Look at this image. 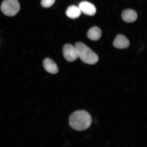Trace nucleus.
<instances>
[{
	"mask_svg": "<svg viewBox=\"0 0 147 147\" xmlns=\"http://www.w3.org/2000/svg\"><path fill=\"white\" fill-rule=\"evenodd\" d=\"M63 54L65 59L69 62H73L79 57L78 50L75 46L66 44L63 48Z\"/></svg>",
	"mask_w": 147,
	"mask_h": 147,
	"instance_id": "nucleus-4",
	"label": "nucleus"
},
{
	"mask_svg": "<svg viewBox=\"0 0 147 147\" xmlns=\"http://www.w3.org/2000/svg\"><path fill=\"white\" fill-rule=\"evenodd\" d=\"M90 115L84 110H78L73 113L69 118L70 126L77 131H83L89 128L92 123Z\"/></svg>",
	"mask_w": 147,
	"mask_h": 147,
	"instance_id": "nucleus-1",
	"label": "nucleus"
},
{
	"mask_svg": "<svg viewBox=\"0 0 147 147\" xmlns=\"http://www.w3.org/2000/svg\"><path fill=\"white\" fill-rule=\"evenodd\" d=\"M1 9L5 15L13 16L19 11L20 5L18 0H4L1 3Z\"/></svg>",
	"mask_w": 147,
	"mask_h": 147,
	"instance_id": "nucleus-3",
	"label": "nucleus"
},
{
	"mask_svg": "<svg viewBox=\"0 0 147 147\" xmlns=\"http://www.w3.org/2000/svg\"><path fill=\"white\" fill-rule=\"evenodd\" d=\"M122 19L126 22H134L137 20L138 16L137 12L132 9H127L122 12Z\"/></svg>",
	"mask_w": 147,
	"mask_h": 147,
	"instance_id": "nucleus-7",
	"label": "nucleus"
},
{
	"mask_svg": "<svg viewBox=\"0 0 147 147\" xmlns=\"http://www.w3.org/2000/svg\"><path fill=\"white\" fill-rule=\"evenodd\" d=\"M81 13V11L79 7L75 5L69 7L66 12V15L68 17L72 19L78 18Z\"/></svg>",
	"mask_w": 147,
	"mask_h": 147,
	"instance_id": "nucleus-10",
	"label": "nucleus"
},
{
	"mask_svg": "<svg viewBox=\"0 0 147 147\" xmlns=\"http://www.w3.org/2000/svg\"><path fill=\"white\" fill-rule=\"evenodd\" d=\"M116 48L123 49L127 48L130 45V42L127 38L122 34H118L116 37L113 42Z\"/></svg>",
	"mask_w": 147,
	"mask_h": 147,
	"instance_id": "nucleus-5",
	"label": "nucleus"
},
{
	"mask_svg": "<svg viewBox=\"0 0 147 147\" xmlns=\"http://www.w3.org/2000/svg\"><path fill=\"white\" fill-rule=\"evenodd\" d=\"M56 0H42L41 5L45 8H49L54 4Z\"/></svg>",
	"mask_w": 147,
	"mask_h": 147,
	"instance_id": "nucleus-11",
	"label": "nucleus"
},
{
	"mask_svg": "<svg viewBox=\"0 0 147 147\" xmlns=\"http://www.w3.org/2000/svg\"><path fill=\"white\" fill-rule=\"evenodd\" d=\"M87 36L92 41H98L102 36V31L98 27H93L88 31Z\"/></svg>",
	"mask_w": 147,
	"mask_h": 147,
	"instance_id": "nucleus-9",
	"label": "nucleus"
},
{
	"mask_svg": "<svg viewBox=\"0 0 147 147\" xmlns=\"http://www.w3.org/2000/svg\"><path fill=\"white\" fill-rule=\"evenodd\" d=\"M43 65L46 71L48 72L56 74L58 72L57 65L53 61L49 58H46L43 61Z\"/></svg>",
	"mask_w": 147,
	"mask_h": 147,
	"instance_id": "nucleus-8",
	"label": "nucleus"
},
{
	"mask_svg": "<svg viewBox=\"0 0 147 147\" xmlns=\"http://www.w3.org/2000/svg\"><path fill=\"white\" fill-rule=\"evenodd\" d=\"M78 7L82 12L87 15L92 16L96 13V10L94 5L88 1L82 2Z\"/></svg>",
	"mask_w": 147,
	"mask_h": 147,
	"instance_id": "nucleus-6",
	"label": "nucleus"
},
{
	"mask_svg": "<svg viewBox=\"0 0 147 147\" xmlns=\"http://www.w3.org/2000/svg\"><path fill=\"white\" fill-rule=\"evenodd\" d=\"M75 46L78 50L79 57L84 63L93 65L98 61V56L84 43L76 42Z\"/></svg>",
	"mask_w": 147,
	"mask_h": 147,
	"instance_id": "nucleus-2",
	"label": "nucleus"
}]
</instances>
